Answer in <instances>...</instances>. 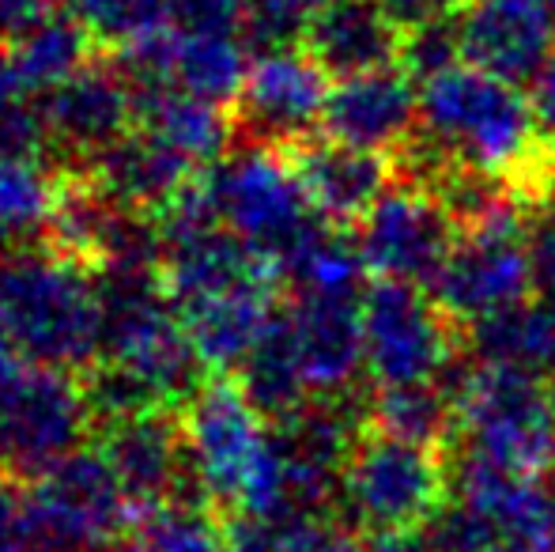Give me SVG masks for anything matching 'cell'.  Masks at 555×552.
Instances as JSON below:
<instances>
[{
  "mask_svg": "<svg viewBox=\"0 0 555 552\" xmlns=\"http://www.w3.org/2000/svg\"><path fill=\"white\" fill-rule=\"evenodd\" d=\"M356 552H439L427 526H401V530H371L359 538Z\"/></svg>",
  "mask_w": 555,
  "mask_h": 552,
  "instance_id": "cell-41",
  "label": "cell"
},
{
  "mask_svg": "<svg viewBox=\"0 0 555 552\" xmlns=\"http://www.w3.org/2000/svg\"><path fill=\"white\" fill-rule=\"evenodd\" d=\"M457 216L446 208V201L431 185L397 178L378 205L356 223V243L366 269L378 280H404L424 284L439 277L457 243Z\"/></svg>",
  "mask_w": 555,
  "mask_h": 552,
  "instance_id": "cell-13",
  "label": "cell"
},
{
  "mask_svg": "<svg viewBox=\"0 0 555 552\" xmlns=\"http://www.w3.org/2000/svg\"><path fill=\"white\" fill-rule=\"evenodd\" d=\"M38 99L50 144L76 159L91 163L137 126V88L129 73L99 61H88L80 73Z\"/></svg>",
  "mask_w": 555,
  "mask_h": 552,
  "instance_id": "cell-17",
  "label": "cell"
},
{
  "mask_svg": "<svg viewBox=\"0 0 555 552\" xmlns=\"http://www.w3.org/2000/svg\"><path fill=\"white\" fill-rule=\"evenodd\" d=\"M420 126V84L401 65L333 84L322 133L366 152H401Z\"/></svg>",
  "mask_w": 555,
  "mask_h": 552,
  "instance_id": "cell-19",
  "label": "cell"
},
{
  "mask_svg": "<svg viewBox=\"0 0 555 552\" xmlns=\"http://www.w3.org/2000/svg\"><path fill=\"white\" fill-rule=\"evenodd\" d=\"M468 0H382V8L389 12V20L409 35V30L431 27V23H450L461 15Z\"/></svg>",
  "mask_w": 555,
  "mask_h": 552,
  "instance_id": "cell-38",
  "label": "cell"
},
{
  "mask_svg": "<svg viewBox=\"0 0 555 552\" xmlns=\"http://www.w3.org/2000/svg\"><path fill=\"white\" fill-rule=\"evenodd\" d=\"M23 503H27L30 545L46 552L114 549L137 511L99 447L76 450L30 477Z\"/></svg>",
  "mask_w": 555,
  "mask_h": 552,
  "instance_id": "cell-10",
  "label": "cell"
},
{
  "mask_svg": "<svg viewBox=\"0 0 555 552\" xmlns=\"http://www.w3.org/2000/svg\"><path fill=\"white\" fill-rule=\"evenodd\" d=\"M465 330L424 284L378 280L363 292V363L378 390L442 383L457 371Z\"/></svg>",
  "mask_w": 555,
  "mask_h": 552,
  "instance_id": "cell-9",
  "label": "cell"
},
{
  "mask_svg": "<svg viewBox=\"0 0 555 552\" xmlns=\"http://www.w3.org/2000/svg\"><path fill=\"white\" fill-rule=\"evenodd\" d=\"M431 295L461 330L537 295L518 201L457 231L450 258L431 280Z\"/></svg>",
  "mask_w": 555,
  "mask_h": 552,
  "instance_id": "cell-11",
  "label": "cell"
},
{
  "mask_svg": "<svg viewBox=\"0 0 555 552\" xmlns=\"http://www.w3.org/2000/svg\"><path fill=\"white\" fill-rule=\"evenodd\" d=\"M292 163L314 213L336 223V228L340 223L356 228L378 205L382 193L401 178L397 159L382 152H366V147L340 144V140L330 137L292 147Z\"/></svg>",
  "mask_w": 555,
  "mask_h": 552,
  "instance_id": "cell-21",
  "label": "cell"
},
{
  "mask_svg": "<svg viewBox=\"0 0 555 552\" xmlns=\"http://www.w3.org/2000/svg\"><path fill=\"white\" fill-rule=\"evenodd\" d=\"M57 8V0H0V38H15L38 23L42 15H50Z\"/></svg>",
  "mask_w": 555,
  "mask_h": 552,
  "instance_id": "cell-42",
  "label": "cell"
},
{
  "mask_svg": "<svg viewBox=\"0 0 555 552\" xmlns=\"http://www.w3.org/2000/svg\"><path fill=\"white\" fill-rule=\"evenodd\" d=\"M314 398H344L363 363V295H295L287 307Z\"/></svg>",
  "mask_w": 555,
  "mask_h": 552,
  "instance_id": "cell-20",
  "label": "cell"
},
{
  "mask_svg": "<svg viewBox=\"0 0 555 552\" xmlns=\"http://www.w3.org/2000/svg\"><path fill=\"white\" fill-rule=\"evenodd\" d=\"M111 552H227V534H220L205 500L178 496L163 508L140 511L137 526Z\"/></svg>",
  "mask_w": 555,
  "mask_h": 552,
  "instance_id": "cell-29",
  "label": "cell"
},
{
  "mask_svg": "<svg viewBox=\"0 0 555 552\" xmlns=\"http://www.w3.org/2000/svg\"><path fill=\"white\" fill-rule=\"evenodd\" d=\"M20 360H23V356L15 352L12 337H8V333H4V325H0V390H4V386H8V378H12L15 371H20Z\"/></svg>",
  "mask_w": 555,
  "mask_h": 552,
  "instance_id": "cell-43",
  "label": "cell"
},
{
  "mask_svg": "<svg viewBox=\"0 0 555 552\" xmlns=\"http://www.w3.org/2000/svg\"><path fill=\"white\" fill-rule=\"evenodd\" d=\"M15 50L27 84L46 95L50 88L65 84L73 73H80L88 65V46L91 35L65 12V8H53L50 15H42L38 23H30L23 35L8 38Z\"/></svg>",
  "mask_w": 555,
  "mask_h": 552,
  "instance_id": "cell-28",
  "label": "cell"
},
{
  "mask_svg": "<svg viewBox=\"0 0 555 552\" xmlns=\"http://www.w3.org/2000/svg\"><path fill=\"white\" fill-rule=\"evenodd\" d=\"M548 4H552V8H555V0H548Z\"/></svg>",
  "mask_w": 555,
  "mask_h": 552,
  "instance_id": "cell-45",
  "label": "cell"
},
{
  "mask_svg": "<svg viewBox=\"0 0 555 552\" xmlns=\"http://www.w3.org/2000/svg\"><path fill=\"white\" fill-rule=\"evenodd\" d=\"M65 12L91 35V42L129 50L170 27L167 0H61Z\"/></svg>",
  "mask_w": 555,
  "mask_h": 552,
  "instance_id": "cell-34",
  "label": "cell"
},
{
  "mask_svg": "<svg viewBox=\"0 0 555 552\" xmlns=\"http://www.w3.org/2000/svg\"><path fill=\"white\" fill-rule=\"evenodd\" d=\"M99 454L111 462L137 511L163 508L185 496V488L193 492L182 424L167 409H144V413L99 424Z\"/></svg>",
  "mask_w": 555,
  "mask_h": 552,
  "instance_id": "cell-18",
  "label": "cell"
},
{
  "mask_svg": "<svg viewBox=\"0 0 555 552\" xmlns=\"http://www.w3.org/2000/svg\"><path fill=\"white\" fill-rule=\"evenodd\" d=\"M401 152L420 155L424 167L412 182L424 185L446 170H476L529 190L537 182L533 163H552L537 137L529 91L468 61L420 84V126Z\"/></svg>",
  "mask_w": 555,
  "mask_h": 552,
  "instance_id": "cell-1",
  "label": "cell"
},
{
  "mask_svg": "<svg viewBox=\"0 0 555 552\" xmlns=\"http://www.w3.org/2000/svg\"><path fill=\"white\" fill-rule=\"evenodd\" d=\"M272 284L276 280H257V284L234 287V292H223L216 299L193 303V307L182 310V322L208 371H216V375L238 371L249 348L276 322L280 310Z\"/></svg>",
  "mask_w": 555,
  "mask_h": 552,
  "instance_id": "cell-24",
  "label": "cell"
},
{
  "mask_svg": "<svg viewBox=\"0 0 555 552\" xmlns=\"http://www.w3.org/2000/svg\"><path fill=\"white\" fill-rule=\"evenodd\" d=\"M461 61L526 84L555 57V8L548 0H468L457 15Z\"/></svg>",
  "mask_w": 555,
  "mask_h": 552,
  "instance_id": "cell-16",
  "label": "cell"
},
{
  "mask_svg": "<svg viewBox=\"0 0 555 552\" xmlns=\"http://www.w3.org/2000/svg\"><path fill=\"white\" fill-rule=\"evenodd\" d=\"M465 345L476 363L529 371V375H555V303L529 295L483 322L468 325Z\"/></svg>",
  "mask_w": 555,
  "mask_h": 552,
  "instance_id": "cell-26",
  "label": "cell"
},
{
  "mask_svg": "<svg viewBox=\"0 0 555 552\" xmlns=\"http://www.w3.org/2000/svg\"><path fill=\"white\" fill-rule=\"evenodd\" d=\"M61 201V182L38 163V155L0 159V243L27 246L50 231Z\"/></svg>",
  "mask_w": 555,
  "mask_h": 552,
  "instance_id": "cell-30",
  "label": "cell"
},
{
  "mask_svg": "<svg viewBox=\"0 0 555 552\" xmlns=\"http://www.w3.org/2000/svg\"><path fill=\"white\" fill-rule=\"evenodd\" d=\"M284 462L292 511H330L340 496L348 458L359 442V420L344 398H314L302 413L272 424Z\"/></svg>",
  "mask_w": 555,
  "mask_h": 552,
  "instance_id": "cell-15",
  "label": "cell"
},
{
  "mask_svg": "<svg viewBox=\"0 0 555 552\" xmlns=\"http://www.w3.org/2000/svg\"><path fill=\"white\" fill-rule=\"evenodd\" d=\"M401 42L404 30L389 20L382 0H322L302 46L322 61L333 80H348L397 65Z\"/></svg>",
  "mask_w": 555,
  "mask_h": 552,
  "instance_id": "cell-23",
  "label": "cell"
},
{
  "mask_svg": "<svg viewBox=\"0 0 555 552\" xmlns=\"http://www.w3.org/2000/svg\"><path fill=\"white\" fill-rule=\"evenodd\" d=\"M201 193L227 228L276 269V277L330 223L314 213L292 152L284 147L246 144L227 152L201 175Z\"/></svg>",
  "mask_w": 555,
  "mask_h": 552,
  "instance_id": "cell-5",
  "label": "cell"
},
{
  "mask_svg": "<svg viewBox=\"0 0 555 552\" xmlns=\"http://www.w3.org/2000/svg\"><path fill=\"white\" fill-rule=\"evenodd\" d=\"M137 88V126L159 144L190 159L197 170L220 163L231 144L227 106L208 103L178 84H132Z\"/></svg>",
  "mask_w": 555,
  "mask_h": 552,
  "instance_id": "cell-25",
  "label": "cell"
},
{
  "mask_svg": "<svg viewBox=\"0 0 555 552\" xmlns=\"http://www.w3.org/2000/svg\"><path fill=\"white\" fill-rule=\"evenodd\" d=\"M371 424L382 432L404 435L416 442L442 447L446 435L457 432V394L446 383H416V386H389L371 401Z\"/></svg>",
  "mask_w": 555,
  "mask_h": 552,
  "instance_id": "cell-31",
  "label": "cell"
},
{
  "mask_svg": "<svg viewBox=\"0 0 555 552\" xmlns=\"http://www.w3.org/2000/svg\"><path fill=\"white\" fill-rule=\"evenodd\" d=\"M541 197H548L552 205H555V170L548 175V182H544V193H541Z\"/></svg>",
  "mask_w": 555,
  "mask_h": 552,
  "instance_id": "cell-44",
  "label": "cell"
},
{
  "mask_svg": "<svg viewBox=\"0 0 555 552\" xmlns=\"http://www.w3.org/2000/svg\"><path fill=\"white\" fill-rule=\"evenodd\" d=\"M91 424L95 413L76 371L27 363L0 390V462L20 477H38L83 450Z\"/></svg>",
  "mask_w": 555,
  "mask_h": 552,
  "instance_id": "cell-12",
  "label": "cell"
},
{
  "mask_svg": "<svg viewBox=\"0 0 555 552\" xmlns=\"http://www.w3.org/2000/svg\"><path fill=\"white\" fill-rule=\"evenodd\" d=\"M27 549H30L27 503L0 477V552H27Z\"/></svg>",
  "mask_w": 555,
  "mask_h": 552,
  "instance_id": "cell-40",
  "label": "cell"
},
{
  "mask_svg": "<svg viewBox=\"0 0 555 552\" xmlns=\"http://www.w3.org/2000/svg\"><path fill=\"white\" fill-rule=\"evenodd\" d=\"M450 477L442 447L371 427L348 458L336 515L359 534L427 526L450 496Z\"/></svg>",
  "mask_w": 555,
  "mask_h": 552,
  "instance_id": "cell-8",
  "label": "cell"
},
{
  "mask_svg": "<svg viewBox=\"0 0 555 552\" xmlns=\"http://www.w3.org/2000/svg\"><path fill=\"white\" fill-rule=\"evenodd\" d=\"M427 534L439 552H555V488L461 454Z\"/></svg>",
  "mask_w": 555,
  "mask_h": 552,
  "instance_id": "cell-6",
  "label": "cell"
},
{
  "mask_svg": "<svg viewBox=\"0 0 555 552\" xmlns=\"http://www.w3.org/2000/svg\"><path fill=\"white\" fill-rule=\"evenodd\" d=\"M330 95L333 76L307 46L269 50L257 53L249 65L234 114H238V126L249 137V144L292 152V147L314 140L322 129Z\"/></svg>",
  "mask_w": 555,
  "mask_h": 552,
  "instance_id": "cell-14",
  "label": "cell"
},
{
  "mask_svg": "<svg viewBox=\"0 0 555 552\" xmlns=\"http://www.w3.org/2000/svg\"><path fill=\"white\" fill-rule=\"evenodd\" d=\"M103 360L132 378L159 409L185 406L205 378L182 310L170 299L159 269H103Z\"/></svg>",
  "mask_w": 555,
  "mask_h": 552,
  "instance_id": "cell-4",
  "label": "cell"
},
{
  "mask_svg": "<svg viewBox=\"0 0 555 552\" xmlns=\"http://www.w3.org/2000/svg\"><path fill=\"white\" fill-rule=\"evenodd\" d=\"M88 167V178L106 197L137 213H163L205 175L140 126H132L117 144L99 152Z\"/></svg>",
  "mask_w": 555,
  "mask_h": 552,
  "instance_id": "cell-22",
  "label": "cell"
},
{
  "mask_svg": "<svg viewBox=\"0 0 555 552\" xmlns=\"http://www.w3.org/2000/svg\"><path fill=\"white\" fill-rule=\"evenodd\" d=\"M318 8H322V0H249L242 38L261 53L302 46Z\"/></svg>",
  "mask_w": 555,
  "mask_h": 552,
  "instance_id": "cell-35",
  "label": "cell"
},
{
  "mask_svg": "<svg viewBox=\"0 0 555 552\" xmlns=\"http://www.w3.org/2000/svg\"><path fill=\"white\" fill-rule=\"evenodd\" d=\"M529 106H533L537 137L544 155L555 163V57L529 80Z\"/></svg>",
  "mask_w": 555,
  "mask_h": 552,
  "instance_id": "cell-39",
  "label": "cell"
},
{
  "mask_svg": "<svg viewBox=\"0 0 555 552\" xmlns=\"http://www.w3.org/2000/svg\"><path fill=\"white\" fill-rule=\"evenodd\" d=\"M363 273H371L359 254L356 235L336 231V223H325L307 246L284 269V280H292L295 295H363Z\"/></svg>",
  "mask_w": 555,
  "mask_h": 552,
  "instance_id": "cell-32",
  "label": "cell"
},
{
  "mask_svg": "<svg viewBox=\"0 0 555 552\" xmlns=\"http://www.w3.org/2000/svg\"><path fill=\"white\" fill-rule=\"evenodd\" d=\"M234 383L242 386L249 406L269 420V424H284V420L302 413L314 401L307 371H302L299 345H295L292 322H287V310H280L276 322L264 330V337L249 348L242 368L234 371Z\"/></svg>",
  "mask_w": 555,
  "mask_h": 552,
  "instance_id": "cell-27",
  "label": "cell"
},
{
  "mask_svg": "<svg viewBox=\"0 0 555 552\" xmlns=\"http://www.w3.org/2000/svg\"><path fill=\"white\" fill-rule=\"evenodd\" d=\"M249 0H167L170 27L190 35H242Z\"/></svg>",
  "mask_w": 555,
  "mask_h": 552,
  "instance_id": "cell-36",
  "label": "cell"
},
{
  "mask_svg": "<svg viewBox=\"0 0 555 552\" xmlns=\"http://www.w3.org/2000/svg\"><path fill=\"white\" fill-rule=\"evenodd\" d=\"M0 325L35 368L91 371L103 360V295L95 269L65 251L20 246L0 258Z\"/></svg>",
  "mask_w": 555,
  "mask_h": 552,
  "instance_id": "cell-3",
  "label": "cell"
},
{
  "mask_svg": "<svg viewBox=\"0 0 555 552\" xmlns=\"http://www.w3.org/2000/svg\"><path fill=\"white\" fill-rule=\"evenodd\" d=\"M50 144L42 118V99L27 84L15 50L8 38H0V159L38 155Z\"/></svg>",
  "mask_w": 555,
  "mask_h": 552,
  "instance_id": "cell-33",
  "label": "cell"
},
{
  "mask_svg": "<svg viewBox=\"0 0 555 552\" xmlns=\"http://www.w3.org/2000/svg\"><path fill=\"white\" fill-rule=\"evenodd\" d=\"M526 243L533 261V287L541 299L555 303V205L544 201L537 213H526Z\"/></svg>",
  "mask_w": 555,
  "mask_h": 552,
  "instance_id": "cell-37",
  "label": "cell"
},
{
  "mask_svg": "<svg viewBox=\"0 0 555 552\" xmlns=\"http://www.w3.org/2000/svg\"><path fill=\"white\" fill-rule=\"evenodd\" d=\"M461 454L514 473L555 470V386L541 375L476 363L453 383Z\"/></svg>",
  "mask_w": 555,
  "mask_h": 552,
  "instance_id": "cell-7",
  "label": "cell"
},
{
  "mask_svg": "<svg viewBox=\"0 0 555 552\" xmlns=\"http://www.w3.org/2000/svg\"><path fill=\"white\" fill-rule=\"evenodd\" d=\"M190 485L216 515L280 518L292 511L272 424L249 406L234 378L212 375L182 406Z\"/></svg>",
  "mask_w": 555,
  "mask_h": 552,
  "instance_id": "cell-2",
  "label": "cell"
}]
</instances>
